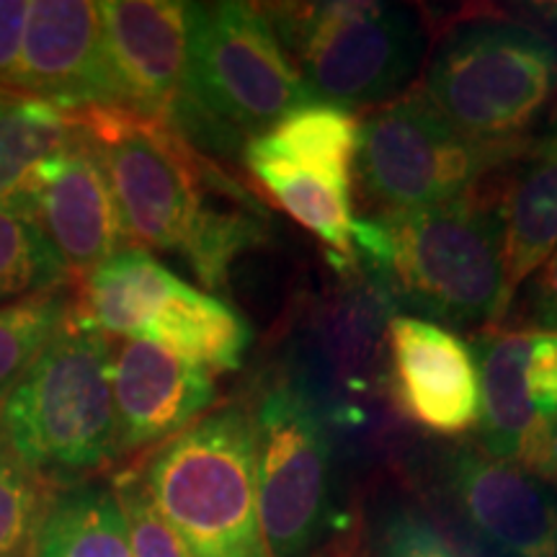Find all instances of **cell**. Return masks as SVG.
Instances as JSON below:
<instances>
[{"mask_svg":"<svg viewBox=\"0 0 557 557\" xmlns=\"http://www.w3.org/2000/svg\"><path fill=\"white\" fill-rule=\"evenodd\" d=\"M78 116L127 238L184 256L205 287H225L230 263L269 233L259 201L169 124L114 107Z\"/></svg>","mask_w":557,"mask_h":557,"instance_id":"cell-1","label":"cell"},{"mask_svg":"<svg viewBox=\"0 0 557 557\" xmlns=\"http://www.w3.org/2000/svg\"><path fill=\"white\" fill-rule=\"evenodd\" d=\"M354 256L377 271L398 308L451 325L506 315L504 227L498 201L465 197L354 220Z\"/></svg>","mask_w":557,"mask_h":557,"instance_id":"cell-2","label":"cell"},{"mask_svg":"<svg viewBox=\"0 0 557 557\" xmlns=\"http://www.w3.org/2000/svg\"><path fill=\"white\" fill-rule=\"evenodd\" d=\"M109 336L65 323L0 403V444L34 475L65 478L120 455Z\"/></svg>","mask_w":557,"mask_h":557,"instance_id":"cell-3","label":"cell"},{"mask_svg":"<svg viewBox=\"0 0 557 557\" xmlns=\"http://www.w3.org/2000/svg\"><path fill=\"white\" fill-rule=\"evenodd\" d=\"M312 101L263 5L191 3L186 94L171 124L181 137H256Z\"/></svg>","mask_w":557,"mask_h":557,"instance_id":"cell-4","label":"cell"},{"mask_svg":"<svg viewBox=\"0 0 557 557\" xmlns=\"http://www.w3.org/2000/svg\"><path fill=\"white\" fill-rule=\"evenodd\" d=\"M398 299L377 271L357 263L308 299L287 341L284 380L318 410L329 431H364L389 398L387 325Z\"/></svg>","mask_w":557,"mask_h":557,"instance_id":"cell-5","label":"cell"},{"mask_svg":"<svg viewBox=\"0 0 557 557\" xmlns=\"http://www.w3.org/2000/svg\"><path fill=\"white\" fill-rule=\"evenodd\" d=\"M152 498L189 557H269L259 521L253 416L225 408L152 457Z\"/></svg>","mask_w":557,"mask_h":557,"instance_id":"cell-6","label":"cell"},{"mask_svg":"<svg viewBox=\"0 0 557 557\" xmlns=\"http://www.w3.org/2000/svg\"><path fill=\"white\" fill-rule=\"evenodd\" d=\"M557 94V50L524 26L478 18L442 39L423 96L465 137L524 143Z\"/></svg>","mask_w":557,"mask_h":557,"instance_id":"cell-7","label":"cell"},{"mask_svg":"<svg viewBox=\"0 0 557 557\" xmlns=\"http://www.w3.org/2000/svg\"><path fill=\"white\" fill-rule=\"evenodd\" d=\"M312 99L351 111L406 86L423 58L426 34L389 3L263 5Z\"/></svg>","mask_w":557,"mask_h":557,"instance_id":"cell-8","label":"cell"},{"mask_svg":"<svg viewBox=\"0 0 557 557\" xmlns=\"http://www.w3.org/2000/svg\"><path fill=\"white\" fill-rule=\"evenodd\" d=\"M527 145L465 137L418 90L361 124L357 173L385 212H406L475 191L480 178L513 163Z\"/></svg>","mask_w":557,"mask_h":557,"instance_id":"cell-9","label":"cell"},{"mask_svg":"<svg viewBox=\"0 0 557 557\" xmlns=\"http://www.w3.org/2000/svg\"><path fill=\"white\" fill-rule=\"evenodd\" d=\"M259 521L271 557H305L331 517V431L287 382L253 416Z\"/></svg>","mask_w":557,"mask_h":557,"instance_id":"cell-10","label":"cell"},{"mask_svg":"<svg viewBox=\"0 0 557 557\" xmlns=\"http://www.w3.org/2000/svg\"><path fill=\"white\" fill-rule=\"evenodd\" d=\"M13 205L29 214L75 282L122 250L127 238L99 152L83 127L39 165Z\"/></svg>","mask_w":557,"mask_h":557,"instance_id":"cell-11","label":"cell"},{"mask_svg":"<svg viewBox=\"0 0 557 557\" xmlns=\"http://www.w3.org/2000/svg\"><path fill=\"white\" fill-rule=\"evenodd\" d=\"M116 109L173 124L189 73V9L178 0L96 3Z\"/></svg>","mask_w":557,"mask_h":557,"instance_id":"cell-12","label":"cell"},{"mask_svg":"<svg viewBox=\"0 0 557 557\" xmlns=\"http://www.w3.org/2000/svg\"><path fill=\"white\" fill-rule=\"evenodd\" d=\"M444 491L459 519L500 557H557V491L519 465L485 451H451Z\"/></svg>","mask_w":557,"mask_h":557,"instance_id":"cell-13","label":"cell"},{"mask_svg":"<svg viewBox=\"0 0 557 557\" xmlns=\"http://www.w3.org/2000/svg\"><path fill=\"white\" fill-rule=\"evenodd\" d=\"M389 398L403 418L438 436L480 423V377L472 348L442 325L393 315L387 325Z\"/></svg>","mask_w":557,"mask_h":557,"instance_id":"cell-14","label":"cell"},{"mask_svg":"<svg viewBox=\"0 0 557 557\" xmlns=\"http://www.w3.org/2000/svg\"><path fill=\"white\" fill-rule=\"evenodd\" d=\"M18 96L65 111L116 109L96 3H29L21 39Z\"/></svg>","mask_w":557,"mask_h":557,"instance_id":"cell-15","label":"cell"},{"mask_svg":"<svg viewBox=\"0 0 557 557\" xmlns=\"http://www.w3.org/2000/svg\"><path fill=\"white\" fill-rule=\"evenodd\" d=\"M111 387L120 451L181 434L218 395L207 369L139 338H122L114 346Z\"/></svg>","mask_w":557,"mask_h":557,"instance_id":"cell-16","label":"cell"},{"mask_svg":"<svg viewBox=\"0 0 557 557\" xmlns=\"http://www.w3.org/2000/svg\"><path fill=\"white\" fill-rule=\"evenodd\" d=\"M498 199L504 227L506 305L557 248V120L545 137L527 145L513 160Z\"/></svg>","mask_w":557,"mask_h":557,"instance_id":"cell-17","label":"cell"},{"mask_svg":"<svg viewBox=\"0 0 557 557\" xmlns=\"http://www.w3.org/2000/svg\"><path fill=\"white\" fill-rule=\"evenodd\" d=\"M532 333H487L472 346L480 377V436L498 462H524L529 444L542 426L527 398V359Z\"/></svg>","mask_w":557,"mask_h":557,"instance_id":"cell-18","label":"cell"},{"mask_svg":"<svg viewBox=\"0 0 557 557\" xmlns=\"http://www.w3.org/2000/svg\"><path fill=\"white\" fill-rule=\"evenodd\" d=\"M250 338L253 333L238 310L181 278L165 292L139 336L209 374L238 369Z\"/></svg>","mask_w":557,"mask_h":557,"instance_id":"cell-19","label":"cell"},{"mask_svg":"<svg viewBox=\"0 0 557 557\" xmlns=\"http://www.w3.org/2000/svg\"><path fill=\"white\" fill-rule=\"evenodd\" d=\"M361 124L348 109L312 101L261 135L248 137L243 160L282 165L299 176L354 186Z\"/></svg>","mask_w":557,"mask_h":557,"instance_id":"cell-20","label":"cell"},{"mask_svg":"<svg viewBox=\"0 0 557 557\" xmlns=\"http://www.w3.org/2000/svg\"><path fill=\"white\" fill-rule=\"evenodd\" d=\"M78 132V111L0 96V201H16L39 165L73 143Z\"/></svg>","mask_w":557,"mask_h":557,"instance_id":"cell-21","label":"cell"},{"mask_svg":"<svg viewBox=\"0 0 557 557\" xmlns=\"http://www.w3.org/2000/svg\"><path fill=\"white\" fill-rule=\"evenodd\" d=\"M37 557H132L120 500L109 487H78L54 498Z\"/></svg>","mask_w":557,"mask_h":557,"instance_id":"cell-22","label":"cell"},{"mask_svg":"<svg viewBox=\"0 0 557 557\" xmlns=\"http://www.w3.org/2000/svg\"><path fill=\"white\" fill-rule=\"evenodd\" d=\"M73 282L65 263L34 220L13 201H0V299L32 297Z\"/></svg>","mask_w":557,"mask_h":557,"instance_id":"cell-23","label":"cell"},{"mask_svg":"<svg viewBox=\"0 0 557 557\" xmlns=\"http://www.w3.org/2000/svg\"><path fill=\"white\" fill-rule=\"evenodd\" d=\"M70 308L73 299L62 289L41 292L0 308V403L60 331Z\"/></svg>","mask_w":557,"mask_h":557,"instance_id":"cell-24","label":"cell"},{"mask_svg":"<svg viewBox=\"0 0 557 557\" xmlns=\"http://www.w3.org/2000/svg\"><path fill=\"white\" fill-rule=\"evenodd\" d=\"M52 500L45 480L0 444V557H37Z\"/></svg>","mask_w":557,"mask_h":557,"instance_id":"cell-25","label":"cell"},{"mask_svg":"<svg viewBox=\"0 0 557 557\" xmlns=\"http://www.w3.org/2000/svg\"><path fill=\"white\" fill-rule=\"evenodd\" d=\"M114 496L127 524L132 557H189V549L163 517L139 472H122L114 480Z\"/></svg>","mask_w":557,"mask_h":557,"instance_id":"cell-26","label":"cell"},{"mask_svg":"<svg viewBox=\"0 0 557 557\" xmlns=\"http://www.w3.org/2000/svg\"><path fill=\"white\" fill-rule=\"evenodd\" d=\"M527 398L542 421L557 416V331L532 333L527 359Z\"/></svg>","mask_w":557,"mask_h":557,"instance_id":"cell-27","label":"cell"},{"mask_svg":"<svg viewBox=\"0 0 557 557\" xmlns=\"http://www.w3.org/2000/svg\"><path fill=\"white\" fill-rule=\"evenodd\" d=\"M380 557H459L447 540L413 513H398L382 537Z\"/></svg>","mask_w":557,"mask_h":557,"instance_id":"cell-28","label":"cell"},{"mask_svg":"<svg viewBox=\"0 0 557 557\" xmlns=\"http://www.w3.org/2000/svg\"><path fill=\"white\" fill-rule=\"evenodd\" d=\"M26 13V0H0V96H18V60Z\"/></svg>","mask_w":557,"mask_h":557,"instance_id":"cell-29","label":"cell"},{"mask_svg":"<svg viewBox=\"0 0 557 557\" xmlns=\"http://www.w3.org/2000/svg\"><path fill=\"white\" fill-rule=\"evenodd\" d=\"M521 468L540 478L545 475L549 480H557V416L542 421L532 444H529Z\"/></svg>","mask_w":557,"mask_h":557,"instance_id":"cell-30","label":"cell"},{"mask_svg":"<svg viewBox=\"0 0 557 557\" xmlns=\"http://www.w3.org/2000/svg\"><path fill=\"white\" fill-rule=\"evenodd\" d=\"M534 320L547 331H557V248L542 267L537 282L532 287Z\"/></svg>","mask_w":557,"mask_h":557,"instance_id":"cell-31","label":"cell"}]
</instances>
